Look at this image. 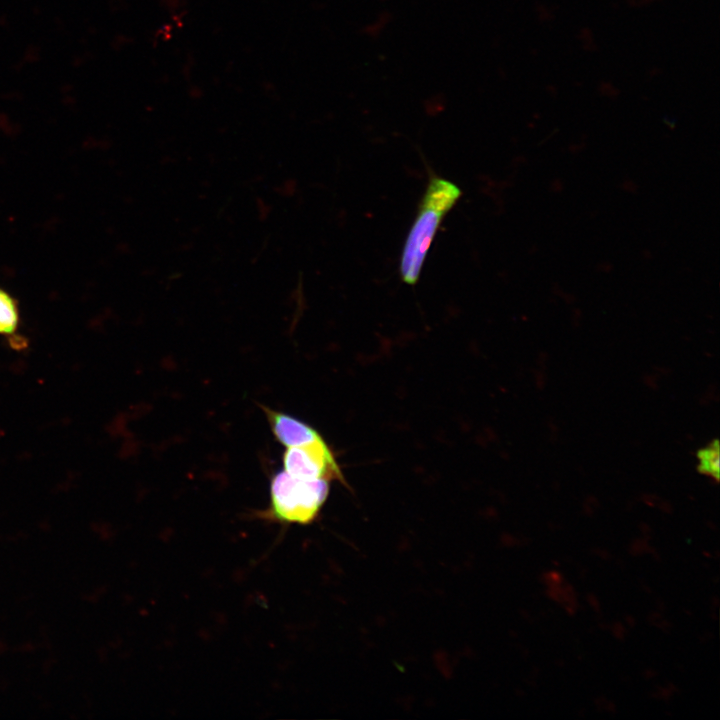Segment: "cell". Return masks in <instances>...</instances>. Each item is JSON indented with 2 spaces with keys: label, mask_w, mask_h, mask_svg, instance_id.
Segmentation results:
<instances>
[{
  "label": "cell",
  "mask_w": 720,
  "mask_h": 720,
  "mask_svg": "<svg viewBox=\"0 0 720 720\" xmlns=\"http://www.w3.org/2000/svg\"><path fill=\"white\" fill-rule=\"evenodd\" d=\"M20 310L17 299L0 287V335L8 339L14 349H24L25 339L18 334Z\"/></svg>",
  "instance_id": "cell-5"
},
{
  "label": "cell",
  "mask_w": 720,
  "mask_h": 720,
  "mask_svg": "<svg viewBox=\"0 0 720 720\" xmlns=\"http://www.w3.org/2000/svg\"><path fill=\"white\" fill-rule=\"evenodd\" d=\"M702 464L704 469L709 473H715L717 476L718 471V452L717 449H708L703 452Z\"/></svg>",
  "instance_id": "cell-6"
},
{
  "label": "cell",
  "mask_w": 720,
  "mask_h": 720,
  "mask_svg": "<svg viewBox=\"0 0 720 720\" xmlns=\"http://www.w3.org/2000/svg\"><path fill=\"white\" fill-rule=\"evenodd\" d=\"M329 495V481L302 479L277 471L270 480L269 505L262 513L267 520L306 525L319 515Z\"/></svg>",
  "instance_id": "cell-2"
},
{
  "label": "cell",
  "mask_w": 720,
  "mask_h": 720,
  "mask_svg": "<svg viewBox=\"0 0 720 720\" xmlns=\"http://www.w3.org/2000/svg\"><path fill=\"white\" fill-rule=\"evenodd\" d=\"M587 601L589 605L595 610H597L600 606L598 599L592 594L588 596Z\"/></svg>",
  "instance_id": "cell-9"
},
{
  "label": "cell",
  "mask_w": 720,
  "mask_h": 720,
  "mask_svg": "<svg viewBox=\"0 0 720 720\" xmlns=\"http://www.w3.org/2000/svg\"><path fill=\"white\" fill-rule=\"evenodd\" d=\"M543 581L548 587H553L563 584V577L559 572L552 570L543 575Z\"/></svg>",
  "instance_id": "cell-7"
},
{
  "label": "cell",
  "mask_w": 720,
  "mask_h": 720,
  "mask_svg": "<svg viewBox=\"0 0 720 720\" xmlns=\"http://www.w3.org/2000/svg\"><path fill=\"white\" fill-rule=\"evenodd\" d=\"M282 464L284 471L298 478L338 480L344 483V476L335 455L322 436L311 442L286 448Z\"/></svg>",
  "instance_id": "cell-3"
},
{
  "label": "cell",
  "mask_w": 720,
  "mask_h": 720,
  "mask_svg": "<svg viewBox=\"0 0 720 720\" xmlns=\"http://www.w3.org/2000/svg\"><path fill=\"white\" fill-rule=\"evenodd\" d=\"M630 551L632 554L639 555L645 551H649V546L645 540L638 539L631 544Z\"/></svg>",
  "instance_id": "cell-8"
},
{
  "label": "cell",
  "mask_w": 720,
  "mask_h": 720,
  "mask_svg": "<svg viewBox=\"0 0 720 720\" xmlns=\"http://www.w3.org/2000/svg\"><path fill=\"white\" fill-rule=\"evenodd\" d=\"M271 432L275 439L286 448L311 442L321 434L308 423L282 411L263 406Z\"/></svg>",
  "instance_id": "cell-4"
},
{
  "label": "cell",
  "mask_w": 720,
  "mask_h": 720,
  "mask_svg": "<svg viewBox=\"0 0 720 720\" xmlns=\"http://www.w3.org/2000/svg\"><path fill=\"white\" fill-rule=\"evenodd\" d=\"M460 196L461 190L454 183L440 177L430 179L401 255L400 274L405 283L414 285L418 281L439 225Z\"/></svg>",
  "instance_id": "cell-1"
}]
</instances>
